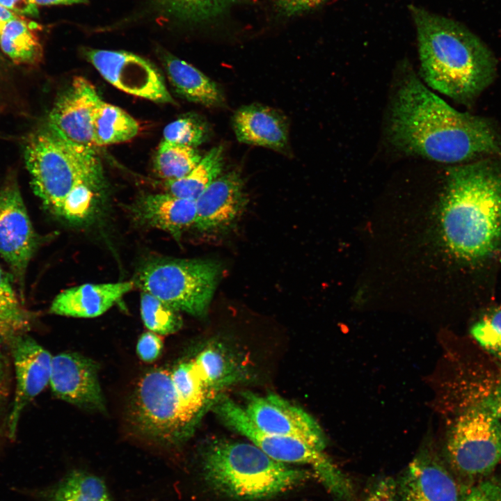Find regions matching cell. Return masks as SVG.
I'll return each instance as SVG.
<instances>
[{"label":"cell","instance_id":"6da1fadb","mask_svg":"<svg viewBox=\"0 0 501 501\" xmlns=\"http://www.w3.org/2000/svg\"><path fill=\"white\" fill-rule=\"evenodd\" d=\"M390 136L408 154L460 163L501 152V140L486 118L460 112L429 90L412 72L397 89Z\"/></svg>","mask_w":501,"mask_h":501},{"label":"cell","instance_id":"7a4b0ae2","mask_svg":"<svg viewBox=\"0 0 501 501\" xmlns=\"http://www.w3.org/2000/svg\"><path fill=\"white\" fill-rule=\"evenodd\" d=\"M417 33L421 74L431 88L469 103L493 81L496 60L462 24L423 8L409 7Z\"/></svg>","mask_w":501,"mask_h":501},{"label":"cell","instance_id":"3957f363","mask_svg":"<svg viewBox=\"0 0 501 501\" xmlns=\"http://www.w3.org/2000/svg\"><path fill=\"white\" fill-rule=\"evenodd\" d=\"M441 227L457 256L477 261L501 243V168L491 161L454 166L447 171Z\"/></svg>","mask_w":501,"mask_h":501},{"label":"cell","instance_id":"277c9868","mask_svg":"<svg viewBox=\"0 0 501 501\" xmlns=\"http://www.w3.org/2000/svg\"><path fill=\"white\" fill-rule=\"evenodd\" d=\"M202 475L218 493L240 500L272 498L311 477L307 470L274 460L255 445L218 441L205 451Z\"/></svg>","mask_w":501,"mask_h":501},{"label":"cell","instance_id":"5b68a950","mask_svg":"<svg viewBox=\"0 0 501 501\" xmlns=\"http://www.w3.org/2000/svg\"><path fill=\"white\" fill-rule=\"evenodd\" d=\"M24 159L34 193L58 215L69 192L83 182L102 184V172L95 149L74 146L48 126L28 140Z\"/></svg>","mask_w":501,"mask_h":501},{"label":"cell","instance_id":"8992f818","mask_svg":"<svg viewBox=\"0 0 501 501\" xmlns=\"http://www.w3.org/2000/svg\"><path fill=\"white\" fill-rule=\"evenodd\" d=\"M221 269L212 260L156 259L139 269L134 282L174 310L201 317L207 310Z\"/></svg>","mask_w":501,"mask_h":501},{"label":"cell","instance_id":"52a82bcc","mask_svg":"<svg viewBox=\"0 0 501 501\" xmlns=\"http://www.w3.org/2000/svg\"><path fill=\"white\" fill-rule=\"evenodd\" d=\"M136 430L161 446H174L191 434L195 420L184 409L175 388L171 372L152 369L136 383L130 404Z\"/></svg>","mask_w":501,"mask_h":501},{"label":"cell","instance_id":"ba28073f","mask_svg":"<svg viewBox=\"0 0 501 501\" xmlns=\"http://www.w3.org/2000/svg\"><path fill=\"white\" fill-rule=\"evenodd\" d=\"M214 412L230 428L246 437L269 456L282 463L306 464L324 486L336 498H349L353 489L349 479L323 450L299 440L267 434L259 429L244 408L227 397H220Z\"/></svg>","mask_w":501,"mask_h":501},{"label":"cell","instance_id":"9c48e42d","mask_svg":"<svg viewBox=\"0 0 501 501\" xmlns=\"http://www.w3.org/2000/svg\"><path fill=\"white\" fill-rule=\"evenodd\" d=\"M445 449L458 473L470 479L486 477L501 463V422L476 402L454 420Z\"/></svg>","mask_w":501,"mask_h":501},{"label":"cell","instance_id":"30bf717a","mask_svg":"<svg viewBox=\"0 0 501 501\" xmlns=\"http://www.w3.org/2000/svg\"><path fill=\"white\" fill-rule=\"evenodd\" d=\"M84 53L101 76L118 89L155 102H174L160 72L148 60L125 51L87 49Z\"/></svg>","mask_w":501,"mask_h":501},{"label":"cell","instance_id":"8fae6325","mask_svg":"<svg viewBox=\"0 0 501 501\" xmlns=\"http://www.w3.org/2000/svg\"><path fill=\"white\" fill-rule=\"evenodd\" d=\"M244 396L246 401L243 408L259 429L295 438L324 450L326 440L321 427L302 408L275 394L260 396L248 392Z\"/></svg>","mask_w":501,"mask_h":501},{"label":"cell","instance_id":"7c38bea8","mask_svg":"<svg viewBox=\"0 0 501 501\" xmlns=\"http://www.w3.org/2000/svg\"><path fill=\"white\" fill-rule=\"evenodd\" d=\"M35 246V235L18 184L9 178L0 190V255L21 289Z\"/></svg>","mask_w":501,"mask_h":501},{"label":"cell","instance_id":"4fadbf2b","mask_svg":"<svg viewBox=\"0 0 501 501\" xmlns=\"http://www.w3.org/2000/svg\"><path fill=\"white\" fill-rule=\"evenodd\" d=\"M102 101L92 83L82 77H74L56 101L47 126L74 146L95 149L93 121Z\"/></svg>","mask_w":501,"mask_h":501},{"label":"cell","instance_id":"5bb4252c","mask_svg":"<svg viewBox=\"0 0 501 501\" xmlns=\"http://www.w3.org/2000/svg\"><path fill=\"white\" fill-rule=\"evenodd\" d=\"M8 344L16 379L15 392L8 421V434L12 438L24 408L49 383L53 356L26 333L13 337Z\"/></svg>","mask_w":501,"mask_h":501},{"label":"cell","instance_id":"9a60e30c","mask_svg":"<svg viewBox=\"0 0 501 501\" xmlns=\"http://www.w3.org/2000/svg\"><path fill=\"white\" fill-rule=\"evenodd\" d=\"M97 373L98 365L92 359L77 353H61L52 357L49 384L55 395L68 403L104 411Z\"/></svg>","mask_w":501,"mask_h":501},{"label":"cell","instance_id":"2e32d148","mask_svg":"<svg viewBox=\"0 0 501 501\" xmlns=\"http://www.w3.org/2000/svg\"><path fill=\"white\" fill-rule=\"evenodd\" d=\"M397 490L402 501H461L467 491L429 447L409 463Z\"/></svg>","mask_w":501,"mask_h":501},{"label":"cell","instance_id":"e0dca14e","mask_svg":"<svg viewBox=\"0 0 501 501\" xmlns=\"http://www.w3.org/2000/svg\"><path fill=\"white\" fill-rule=\"evenodd\" d=\"M247 202L240 173L232 170L220 175L196 200L194 226L200 231L228 228L240 216Z\"/></svg>","mask_w":501,"mask_h":501},{"label":"cell","instance_id":"ac0fdd59","mask_svg":"<svg viewBox=\"0 0 501 501\" xmlns=\"http://www.w3.org/2000/svg\"><path fill=\"white\" fill-rule=\"evenodd\" d=\"M134 285V281H124L88 283L71 287L55 297L50 312L73 317H96L114 305Z\"/></svg>","mask_w":501,"mask_h":501},{"label":"cell","instance_id":"d6986e66","mask_svg":"<svg viewBox=\"0 0 501 501\" xmlns=\"http://www.w3.org/2000/svg\"><path fill=\"white\" fill-rule=\"evenodd\" d=\"M233 128L244 143L283 151L288 144V123L284 116L258 104L241 106L234 114Z\"/></svg>","mask_w":501,"mask_h":501},{"label":"cell","instance_id":"ffe728a7","mask_svg":"<svg viewBox=\"0 0 501 501\" xmlns=\"http://www.w3.org/2000/svg\"><path fill=\"white\" fill-rule=\"evenodd\" d=\"M132 213L141 224L167 232L179 240L186 229L194 225L196 205L195 200L168 193L150 194L135 203Z\"/></svg>","mask_w":501,"mask_h":501},{"label":"cell","instance_id":"44dd1931","mask_svg":"<svg viewBox=\"0 0 501 501\" xmlns=\"http://www.w3.org/2000/svg\"><path fill=\"white\" fill-rule=\"evenodd\" d=\"M160 54L168 81L177 94L205 106L223 105V95L216 83L186 61L166 51Z\"/></svg>","mask_w":501,"mask_h":501},{"label":"cell","instance_id":"7402d4cb","mask_svg":"<svg viewBox=\"0 0 501 501\" xmlns=\"http://www.w3.org/2000/svg\"><path fill=\"white\" fill-rule=\"evenodd\" d=\"M38 495L44 501H111L104 481L81 469L71 470Z\"/></svg>","mask_w":501,"mask_h":501},{"label":"cell","instance_id":"603a6c76","mask_svg":"<svg viewBox=\"0 0 501 501\" xmlns=\"http://www.w3.org/2000/svg\"><path fill=\"white\" fill-rule=\"evenodd\" d=\"M223 148H212L199 164L184 177L164 182L166 193L176 197L196 200L222 171Z\"/></svg>","mask_w":501,"mask_h":501},{"label":"cell","instance_id":"cb8c5ba5","mask_svg":"<svg viewBox=\"0 0 501 501\" xmlns=\"http://www.w3.org/2000/svg\"><path fill=\"white\" fill-rule=\"evenodd\" d=\"M140 129L138 122L121 108L102 101L93 121L95 146L113 145L134 138Z\"/></svg>","mask_w":501,"mask_h":501},{"label":"cell","instance_id":"d4e9b609","mask_svg":"<svg viewBox=\"0 0 501 501\" xmlns=\"http://www.w3.org/2000/svg\"><path fill=\"white\" fill-rule=\"evenodd\" d=\"M33 29L26 20L19 16L10 20L0 35L3 52L17 63H38L42 58V49Z\"/></svg>","mask_w":501,"mask_h":501},{"label":"cell","instance_id":"484cf974","mask_svg":"<svg viewBox=\"0 0 501 501\" xmlns=\"http://www.w3.org/2000/svg\"><path fill=\"white\" fill-rule=\"evenodd\" d=\"M193 362L212 397L218 390L239 379L237 367L219 346H208L198 353Z\"/></svg>","mask_w":501,"mask_h":501},{"label":"cell","instance_id":"4316f807","mask_svg":"<svg viewBox=\"0 0 501 501\" xmlns=\"http://www.w3.org/2000/svg\"><path fill=\"white\" fill-rule=\"evenodd\" d=\"M31 320L14 290L12 278L0 267V340L8 342L13 337L26 333Z\"/></svg>","mask_w":501,"mask_h":501},{"label":"cell","instance_id":"83f0119b","mask_svg":"<svg viewBox=\"0 0 501 501\" xmlns=\"http://www.w3.org/2000/svg\"><path fill=\"white\" fill-rule=\"evenodd\" d=\"M202 158L196 148L163 140L155 154L154 168L164 182L175 180L189 173Z\"/></svg>","mask_w":501,"mask_h":501},{"label":"cell","instance_id":"f1b7e54d","mask_svg":"<svg viewBox=\"0 0 501 501\" xmlns=\"http://www.w3.org/2000/svg\"><path fill=\"white\" fill-rule=\"evenodd\" d=\"M171 376L184 409L196 420L212 397L201 379L193 360L180 363L171 372Z\"/></svg>","mask_w":501,"mask_h":501},{"label":"cell","instance_id":"f546056e","mask_svg":"<svg viewBox=\"0 0 501 501\" xmlns=\"http://www.w3.org/2000/svg\"><path fill=\"white\" fill-rule=\"evenodd\" d=\"M163 13L188 22H202L222 15L237 0H152Z\"/></svg>","mask_w":501,"mask_h":501},{"label":"cell","instance_id":"4dcf8cb0","mask_svg":"<svg viewBox=\"0 0 501 501\" xmlns=\"http://www.w3.org/2000/svg\"><path fill=\"white\" fill-rule=\"evenodd\" d=\"M141 315L145 326L159 335L175 333L182 324L178 311L145 292L141 294Z\"/></svg>","mask_w":501,"mask_h":501},{"label":"cell","instance_id":"1f68e13d","mask_svg":"<svg viewBox=\"0 0 501 501\" xmlns=\"http://www.w3.org/2000/svg\"><path fill=\"white\" fill-rule=\"evenodd\" d=\"M101 186L88 182L75 186L65 198L58 216L73 223L87 219L95 210Z\"/></svg>","mask_w":501,"mask_h":501},{"label":"cell","instance_id":"d6a6232c","mask_svg":"<svg viewBox=\"0 0 501 501\" xmlns=\"http://www.w3.org/2000/svg\"><path fill=\"white\" fill-rule=\"evenodd\" d=\"M210 134L207 123L196 114H187L168 124L164 129V140L196 148L205 143Z\"/></svg>","mask_w":501,"mask_h":501},{"label":"cell","instance_id":"836d02e7","mask_svg":"<svg viewBox=\"0 0 501 501\" xmlns=\"http://www.w3.org/2000/svg\"><path fill=\"white\" fill-rule=\"evenodd\" d=\"M470 333L480 347L501 360V308L481 317L471 327Z\"/></svg>","mask_w":501,"mask_h":501},{"label":"cell","instance_id":"e575fe53","mask_svg":"<svg viewBox=\"0 0 501 501\" xmlns=\"http://www.w3.org/2000/svg\"><path fill=\"white\" fill-rule=\"evenodd\" d=\"M461 501H501V482L482 480L468 489Z\"/></svg>","mask_w":501,"mask_h":501},{"label":"cell","instance_id":"d590c367","mask_svg":"<svg viewBox=\"0 0 501 501\" xmlns=\"http://www.w3.org/2000/svg\"><path fill=\"white\" fill-rule=\"evenodd\" d=\"M162 348L161 337L157 333L149 331L143 333L139 337L136 351L143 361L151 363L160 356Z\"/></svg>","mask_w":501,"mask_h":501},{"label":"cell","instance_id":"8d00e7d4","mask_svg":"<svg viewBox=\"0 0 501 501\" xmlns=\"http://www.w3.org/2000/svg\"><path fill=\"white\" fill-rule=\"evenodd\" d=\"M397 486L390 477L376 481L369 489L363 501H396Z\"/></svg>","mask_w":501,"mask_h":501},{"label":"cell","instance_id":"74e56055","mask_svg":"<svg viewBox=\"0 0 501 501\" xmlns=\"http://www.w3.org/2000/svg\"><path fill=\"white\" fill-rule=\"evenodd\" d=\"M326 0H275L278 9L287 16L296 15L311 10Z\"/></svg>","mask_w":501,"mask_h":501},{"label":"cell","instance_id":"f35d334b","mask_svg":"<svg viewBox=\"0 0 501 501\" xmlns=\"http://www.w3.org/2000/svg\"><path fill=\"white\" fill-rule=\"evenodd\" d=\"M477 403L501 422V375L492 390Z\"/></svg>","mask_w":501,"mask_h":501},{"label":"cell","instance_id":"ab89813d","mask_svg":"<svg viewBox=\"0 0 501 501\" xmlns=\"http://www.w3.org/2000/svg\"><path fill=\"white\" fill-rule=\"evenodd\" d=\"M0 5L17 15L38 17L39 14L34 0H0Z\"/></svg>","mask_w":501,"mask_h":501},{"label":"cell","instance_id":"60d3db41","mask_svg":"<svg viewBox=\"0 0 501 501\" xmlns=\"http://www.w3.org/2000/svg\"><path fill=\"white\" fill-rule=\"evenodd\" d=\"M37 5L52 6V5H72L86 3L88 0H34Z\"/></svg>","mask_w":501,"mask_h":501},{"label":"cell","instance_id":"b9f144b4","mask_svg":"<svg viewBox=\"0 0 501 501\" xmlns=\"http://www.w3.org/2000/svg\"><path fill=\"white\" fill-rule=\"evenodd\" d=\"M17 15L0 5V35L6 25Z\"/></svg>","mask_w":501,"mask_h":501},{"label":"cell","instance_id":"7bdbcfd3","mask_svg":"<svg viewBox=\"0 0 501 501\" xmlns=\"http://www.w3.org/2000/svg\"><path fill=\"white\" fill-rule=\"evenodd\" d=\"M1 342V341L0 340V342ZM3 370H4V360H3V356L2 354V351H1V347H0V380L3 375Z\"/></svg>","mask_w":501,"mask_h":501}]
</instances>
